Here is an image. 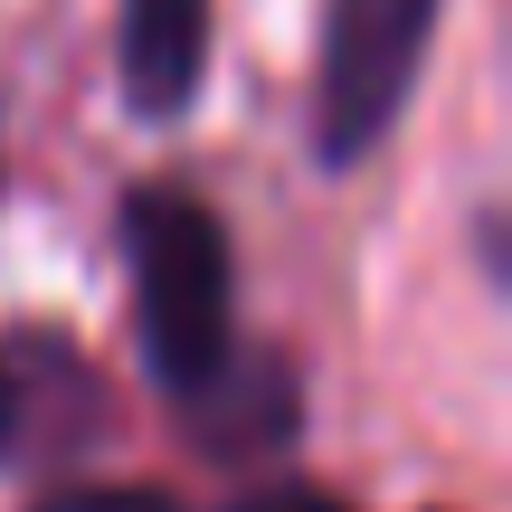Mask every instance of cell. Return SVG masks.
<instances>
[{
	"label": "cell",
	"mask_w": 512,
	"mask_h": 512,
	"mask_svg": "<svg viewBox=\"0 0 512 512\" xmlns=\"http://www.w3.org/2000/svg\"><path fill=\"white\" fill-rule=\"evenodd\" d=\"M124 256L133 304H143V351L171 399L200 408L238 370V275H228V228L190 190H133L124 200Z\"/></svg>",
	"instance_id": "obj_1"
},
{
	"label": "cell",
	"mask_w": 512,
	"mask_h": 512,
	"mask_svg": "<svg viewBox=\"0 0 512 512\" xmlns=\"http://www.w3.org/2000/svg\"><path fill=\"white\" fill-rule=\"evenodd\" d=\"M437 0H332L323 10V76H313V143L323 162H361L389 124H399L408 86H418Z\"/></svg>",
	"instance_id": "obj_2"
},
{
	"label": "cell",
	"mask_w": 512,
	"mask_h": 512,
	"mask_svg": "<svg viewBox=\"0 0 512 512\" xmlns=\"http://www.w3.org/2000/svg\"><path fill=\"white\" fill-rule=\"evenodd\" d=\"M114 57H124L133 114H181L209 76V0H124Z\"/></svg>",
	"instance_id": "obj_3"
},
{
	"label": "cell",
	"mask_w": 512,
	"mask_h": 512,
	"mask_svg": "<svg viewBox=\"0 0 512 512\" xmlns=\"http://www.w3.org/2000/svg\"><path fill=\"white\" fill-rule=\"evenodd\" d=\"M247 512H351V503H332V494H313V484H266Z\"/></svg>",
	"instance_id": "obj_4"
},
{
	"label": "cell",
	"mask_w": 512,
	"mask_h": 512,
	"mask_svg": "<svg viewBox=\"0 0 512 512\" xmlns=\"http://www.w3.org/2000/svg\"><path fill=\"white\" fill-rule=\"evenodd\" d=\"M48 512H171V503H143V494H105V503H48Z\"/></svg>",
	"instance_id": "obj_5"
},
{
	"label": "cell",
	"mask_w": 512,
	"mask_h": 512,
	"mask_svg": "<svg viewBox=\"0 0 512 512\" xmlns=\"http://www.w3.org/2000/svg\"><path fill=\"white\" fill-rule=\"evenodd\" d=\"M10 427H19V389H10V370H0V446H10Z\"/></svg>",
	"instance_id": "obj_6"
}]
</instances>
